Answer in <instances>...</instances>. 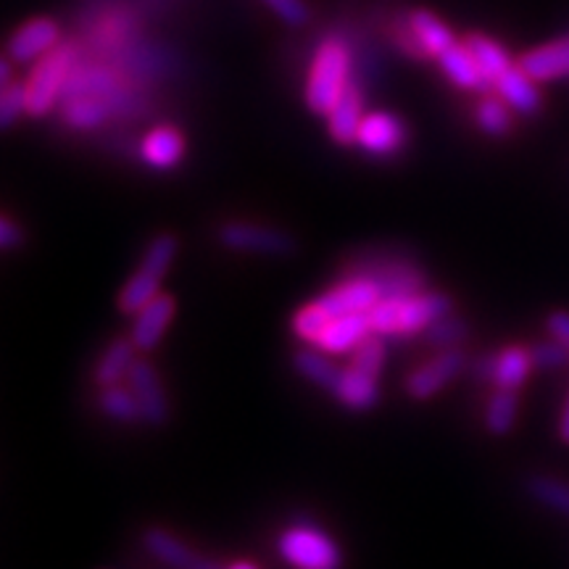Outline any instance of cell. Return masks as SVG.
Listing matches in <instances>:
<instances>
[{"instance_id": "cell-21", "label": "cell", "mask_w": 569, "mask_h": 569, "mask_svg": "<svg viewBox=\"0 0 569 569\" xmlns=\"http://www.w3.org/2000/svg\"><path fill=\"white\" fill-rule=\"evenodd\" d=\"M142 543H146L151 557L174 569H222L219 565H213V561L198 557V553L190 551L180 538H174L172 532L161 528L148 530L146 536H142Z\"/></svg>"}, {"instance_id": "cell-31", "label": "cell", "mask_w": 569, "mask_h": 569, "mask_svg": "<svg viewBox=\"0 0 569 569\" xmlns=\"http://www.w3.org/2000/svg\"><path fill=\"white\" fill-rule=\"evenodd\" d=\"M528 490L543 507L569 517V482L551 478V475H536V478L528 480Z\"/></svg>"}, {"instance_id": "cell-17", "label": "cell", "mask_w": 569, "mask_h": 569, "mask_svg": "<svg viewBox=\"0 0 569 569\" xmlns=\"http://www.w3.org/2000/svg\"><path fill=\"white\" fill-rule=\"evenodd\" d=\"M407 27L411 32V38L417 40L419 51L425 53V59H440L448 48L457 46V34H453L451 27L446 24L438 13L427 11V9H415L409 11L407 17Z\"/></svg>"}, {"instance_id": "cell-30", "label": "cell", "mask_w": 569, "mask_h": 569, "mask_svg": "<svg viewBox=\"0 0 569 569\" xmlns=\"http://www.w3.org/2000/svg\"><path fill=\"white\" fill-rule=\"evenodd\" d=\"M98 407H101L106 417L117 419V422H122V425L142 422V409H140L138 398H134L130 386H127V388H122V386L103 388L101 398H98Z\"/></svg>"}, {"instance_id": "cell-10", "label": "cell", "mask_w": 569, "mask_h": 569, "mask_svg": "<svg viewBox=\"0 0 569 569\" xmlns=\"http://www.w3.org/2000/svg\"><path fill=\"white\" fill-rule=\"evenodd\" d=\"M407 140L409 130L401 119L388 111H372L361 122L356 146L367 156H375V159H390V156H398L407 148Z\"/></svg>"}, {"instance_id": "cell-36", "label": "cell", "mask_w": 569, "mask_h": 569, "mask_svg": "<svg viewBox=\"0 0 569 569\" xmlns=\"http://www.w3.org/2000/svg\"><path fill=\"white\" fill-rule=\"evenodd\" d=\"M530 356H532V367L543 369V372L546 369L569 367V348L557 338L543 340V343H536L530 348Z\"/></svg>"}, {"instance_id": "cell-26", "label": "cell", "mask_w": 569, "mask_h": 569, "mask_svg": "<svg viewBox=\"0 0 569 569\" xmlns=\"http://www.w3.org/2000/svg\"><path fill=\"white\" fill-rule=\"evenodd\" d=\"M465 42H467L469 51L475 53V59H478L480 69L486 71L490 88H493L498 77L507 74V71L517 63V61H511V56L507 53V48H503L501 42H496L493 38H488V34L472 32V34H467Z\"/></svg>"}, {"instance_id": "cell-22", "label": "cell", "mask_w": 569, "mask_h": 569, "mask_svg": "<svg viewBox=\"0 0 569 569\" xmlns=\"http://www.w3.org/2000/svg\"><path fill=\"white\" fill-rule=\"evenodd\" d=\"M332 396H336L340 407H346L348 411H369L380 403L377 377L361 372V369L356 367L343 369L338 386L332 388Z\"/></svg>"}, {"instance_id": "cell-37", "label": "cell", "mask_w": 569, "mask_h": 569, "mask_svg": "<svg viewBox=\"0 0 569 569\" xmlns=\"http://www.w3.org/2000/svg\"><path fill=\"white\" fill-rule=\"evenodd\" d=\"M261 3H264L277 19L290 27H301L311 17V9L306 0H261Z\"/></svg>"}, {"instance_id": "cell-23", "label": "cell", "mask_w": 569, "mask_h": 569, "mask_svg": "<svg viewBox=\"0 0 569 569\" xmlns=\"http://www.w3.org/2000/svg\"><path fill=\"white\" fill-rule=\"evenodd\" d=\"M138 348H134L132 338H117L106 346L101 359H98L96 369H92V380L101 388L119 386L124 377H130V369L138 361Z\"/></svg>"}, {"instance_id": "cell-15", "label": "cell", "mask_w": 569, "mask_h": 569, "mask_svg": "<svg viewBox=\"0 0 569 569\" xmlns=\"http://www.w3.org/2000/svg\"><path fill=\"white\" fill-rule=\"evenodd\" d=\"M493 90L501 101L509 103L511 111L519 113V117H536V113L543 111V92H540V84L532 80L519 63H515L503 77H498Z\"/></svg>"}, {"instance_id": "cell-33", "label": "cell", "mask_w": 569, "mask_h": 569, "mask_svg": "<svg viewBox=\"0 0 569 569\" xmlns=\"http://www.w3.org/2000/svg\"><path fill=\"white\" fill-rule=\"evenodd\" d=\"M21 117H30V113H27L24 82L13 80L9 84H0V127H3V130H11Z\"/></svg>"}, {"instance_id": "cell-19", "label": "cell", "mask_w": 569, "mask_h": 569, "mask_svg": "<svg viewBox=\"0 0 569 569\" xmlns=\"http://www.w3.org/2000/svg\"><path fill=\"white\" fill-rule=\"evenodd\" d=\"M372 319H369V311L365 315H348L332 319L330 325L325 327L322 336L317 338V348L325 353H348L356 351L365 340L372 336Z\"/></svg>"}, {"instance_id": "cell-5", "label": "cell", "mask_w": 569, "mask_h": 569, "mask_svg": "<svg viewBox=\"0 0 569 569\" xmlns=\"http://www.w3.org/2000/svg\"><path fill=\"white\" fill-rule=\"evenodd\" d=\"M346 280H369L377 284L382 301H396V298L425 293L427 274L417 261L403 259V256H372L348 267Z\"/></svg>"}, {"instance_id": "cell-24", "label": "cell", "mask_w": 569, "mask_h": 569, "mask_svg": "<svg viewBox=\"0 0 569 569\" xmlns=\"http://www.w3.org/2000/svg\"><path fill=\"white\" fill-rule=\"evenodd\" d=\"M532 356L528 348L522 346H509L503 351H496L493 359V377H490V386L496 390H517L528 382L532 372Z\"/></svg>"}, {"instance_id": "cell-7", "label": "cell", "mask_w": 569, "mask_h": 569, "mask_svg": "<svg viewBox=\"0 0 569 569\" xmlns=\"http://www.w3.org/2000/svg\"><path fill=\"white\" fill-rule=\"evenodd\" d=\"M217 240L227 251L272 256V259L293 256L298 248L296 238L288 230L259 222H224L217 230Z\"/></svg>"}, {"instance_id": "cell-14", "label": "cell", "mask_w": 569, "mask_h": 569, "mask_svg": "<svg viewBox=\"0 0 569 569\" xmlns=\"http://www.w3.org/2000/svg\"><path fill=\"white\" fill-rule=\"evenodd\" d=\"M172 317H174V298L169 293H159L151 303L142 306L138 315H134L132 332H130L134 348H138L140 353L153 351V348L161 343L167 327L172 325Z\"/></svg>"}, {"instance_id": "cell-40", "label": "cell", "mask_w": 569, "mask_h": 569, "mask_svg": "<svg viewBox=\"0 0 569 569\" xmlns=\"http://www.w3.org/2000/svg\"><path fill=\"white\" fill-rule=\"evenodd\" d=\"M493 359H496V353H486V356H480V359L472 361L475 380L490 382V377H493Z\"/></svg>"}, {"instance_id": "cell-38", "label": "cell", "mask_w": 569, "mask_h": 569, "mask_svg": "<svg viewBox=\"0 0 569 569\" xmlns=\"http://www.w3.org/2000/svg\"><path fill=\"white\" fill-rule=\"evenodd\" d=\"M546 330H549L551 338L561 340L569 348V311H553L546 319Z\"/></svg>"}, {"instance_id": "cell-12", "label": "cell", "mask_w": 569, "mask_h": 569, "mask_svg": "<svg viewBox=\"0 0 569 569\" xmlns=\"http://www.w3.org/2000/svg\"><path fill=\"white\" fill-rule=\"evenodd\" d=\"M380 301V290L369 280H346L332 290H327L322 298H317V303L322 306L325 315L330 319L365 315V311H372Z\"/></svg>"}, {"instance_id": "cell-25", "label": "cell", "mask_w": 569, "mask_h": 569, "mask_svg": "<svg viewBox=\"0 0 569 569\" xmlns=\"http://www.w3.org/2000/svg\"><path fill=\"white\" fill-rule=\"evenodd\" d=\"M61 119L67 122V127L77 132L101 130V127L111 119V103L92 96L67 98V101L61 103Z\"/></svg>"}, {"instance_id": "cell-1", "label": "cell", "mask_w": 569, "mask_h": 569, "mask_svg": "<svg viewBox=\"0 0 569 569\" xmlns=\"http://www.w3.org/2000/svg\"><path fill=\"white\" fill-rule=\"evenodd\" d=\"M351 67L353 56L351 46L338 34L327 38L322 46L317 48L315 61L309 67V77H306V106L317 117H327L336 109L346 90L351 88Z\"/></svg>"}, {"instance_id": "cell-20", "label": "cell", "mask_w": 569, "mask_h": 569, "mask_svg": "<svg viewBox=\"0 0 569 569\" xmlns=\"http://www.w3.org/2000/svg\"><path fill=\"white\" fill-rule=\"evenodd\" d=\"M438 67L446 74V80L453 84V88H459L465 92H480V90L490 88L486 71L480 69L478 59H475V53L469 51L465 40L457 42L453 48H448V51L438 59Z\"/></svg>"}, {"instance_id": "cell-11", "label": "cell", "mask_w": 569, "mask_h": 569, "mask_svg": "<svg viewBox=\"0 0 569 569\" xmlns=\"http://www.w3.org/2000/svg\"><path fill=\"white\" fill-rule=\"evenodd\" d=\"M130 382L134 398H138L142 409V422L151 427H163L169 422V401L167 393H163L161 377L156 372V367L148 359H138L130 369Z\"/></svg>"}, {"instance_id": "cell-18", "label": "cell", "mask_w": 569, "mask_h": 569, "mask_svg": "<svg viewBox=\"0 0 569 569\" xmlns=\"http://www.w3.org/2000/svg\"><path fill=\"white\" fill-rule=\"evenodd\" d=\"M365 96H361L359 84H351L346 96L340 98L336 109L327 113V132L338 142L340 148H353L359 140L361 122H365Z\"/></svg>"}, {"instance_id": "cell-39", "label": "cell", "mask_w": 569, "mask_h": 569, "mask_svg": "<svg viewBox=\"0 0 569 569\" xmlns=\"http://www.w3.org/2000/svg\"><path fill=\"white\" fill-rule=\"evenodd\" d=\"M21 240H24V234H21L17 222H13L11 217H3V222H0V246H3V251L19 248Z\"/></svg>"}, {"instance_id": "cell-42", "label": "cell", "mask_w": 569, "mask_h": 569, "mask_svg": "<svg viewBox=\"0 0 569 569\" xmlns=\"http://www.w3.org/2000/svg\"><path fill=\"white\" fill-rule=\"evenodd\" d=\"M227 569H259V567L251 565V561H234V565L227 567Z\"/></svg>"}, {"instance_id": "cell-16", "label": "cell", "mask_w": 569, "mask_h": 569, "mask_svg": "<svg viewBox=\"0 0 569 569\" xmlns=\"http://www.w3.org/2000/svg\"><path fill=\"white\" fill-rule=\"evenodd\" d=\"M140 159L156 172H172L184 159V138L174 124L153 127L140 140Z\"/></svg>"}, {"instance_id": "cell-27", "label": "cell", "mask_w": 569, "mask_h": 569, "mask_svg": "<svg viewBox=\"0 0 569 569\" xmlns=\"http://www.w3.org/2000/svg\"><path fill=\"white\" fill-rule=\"evenodd\" d=\"M293 365L306 380L315 382L317 388L330 390V393L332 388L338 386L340 375H343V369H340L332 359H327V353L319 351V348H303V351H298Z\"/></svg>"}, {"instance_id": "cell-28", "label": "cell", "mask_w": 569, "mask_h": 569, "mask_svg": "<svg viewBox=\"0 0 569 569\" xmlns=\"http://www.w3.org/2000/svg\"><path fill=\"white\" fill-rule=\"evenodd\" d=\"M475 124L480 132H486L488 138H507L515 130V111L509 109L507 101H501L498 96L482 98L475 106Z\"/></svg>"}, {"instance_id": "cell-41", "label": "cell", "mask_w": 569, "mask_h": 569, "mask_svg": "<svg viewBox=\"0 0 569 569\" xmlns=\"http://www.w3.org/2000/svg\"><path fill=\"white\" fill-rule=\"evenodd\" d=\"M559 440L565 446H569V393L565 407H561V417H559Z\"/></svg>"}, {"instance_id": "cell-29", "label": "cell", "mask_w": 569, "mask_h": 569, "mask_svg": "<svg viewBox=\"0 0 569 569\" xmlns=\"http://www.w3.org/2000/svg\"><path fill=\"white\" fill-rule=\"evenodd\" d=\"M519 415V398L515 390H496L486 407V430L490 436L503 438L515 430Z\"/></svg>"}, {"instance_id": "cell-13", "label": "cell", "mask_w": 569, "mask_h": 569, "mask_svg": "<svg viewBox=\"0 0 569 569\" xmlns=\"http://www.w3.org/2000/svg\"><path fill=\"white\" fill-rule=\"evenodd\" d=\"M538 84L559 82L569 77V34H561L557 40L543 42V46L532 48L517 59Z\"/></svg>"}, {"instance_id": "cell-34", "label": "cell", "mask_w": 569, "mask_h": 569, "mask_svg": "<svg viewBox=\"0 0 569 569\" xmlns=\"http://www.w3.org/2000/svg\"><path fill=\"white\" fill-rule=\"evenodd\" d=\"M330 322H332V319L327 317L322 306L315 301V303L303 306V309L293 317V332L301 340H306V343H317V338L322 336L325 327Z\"/></svg>"}, {"instance_id": "cell-3", "label": "cell", "mask_w": 569, "mask_h": 569, "mask_svg": "<svg viewBox=\"0 0 569 569\" xmlns=\"http://www.w3.org/2000/svg\"><path fill=\"white\" fill-rule=\"evenodd\" d=\"M177 259V238L172 232H161L148 243L142 261L134 269L130 282L119 290L117 306L127 317H134L146 303L161 293V282Z\"/></svg>"}, {"instance_id": "cell-2", "label": "cell", "mask_w": 569, "mask_h": 569, "mask_svg": "<svg viewBox=\"0 0 569 569\" xmlns=\"http://www.w3.org/2000/svg\"><path fill=\"white\" fill-rule=\"evenodd\" d=\"M453 315V301L446 293H419L396 301H380L369 311L377 336H415L425 332L436 319Z\"/></svg>"}, {"instance_id": "cell-8", "label": "cell", "mask_w": 569, "mask_h": 569, "mask_svg": "<svg viewBox=\"0 0 569 569\" xmlns=\"http://www.w3.org/2000/svg\"><path fill=\"white\" fill-rule=\"evenodd\" d=\"M61 46V27L51 17H34L19 24L6 42V59L17 67H32Z\"/></svg>"}, {"instance_id": "cell-4", "label": "cell", "mask_w": 569, "mask_h": 569, "mask_svg": "<svg viewBox=\"0 0 569 569\" xmlns=\"http://www.w3.org/2000/svg\"><path fill=\"white\" fill-rule=\"evenodd\" d=\"M77 67V51L69 42H61L56 51L46 59L32 63L30 74L24 80L27 90V113L32 119L48 117L56 106L63 103V92H67L69 77Z\"/></svg>"}, {"instance_id": "cell-32", "label": "cell", "mask_w": 569, "mask_h": 569, "mask_svg": "<svg viewBox=\"0 0 569 569\" xmlns=\"http://www.w3.org/2000/svg\"><path fill=\"white\" fill-rule=\"evenodd\" d=\"M469 338V327L465 319L448 315L440 317L425 330V340L438 351H451V348H459Z\"/></svg>"}, {"instance_id": "cell-9", "label": "cell", "mask_w": 569, "mask_h": 569, "mask_svg": "<svg viewBox=\"0 0 569 569\" xmlns=\"http://www.w3.org/2000/svg\"><path fill=\"white\" fill-rule=\"evenodd\" d=\"M467 356L461 348H451V351H440L436 359L427 365L417 367L415 372L407 377V396L411 401H427V398L438 396L446 386H451L457 377L465 372Z\"/></svg>"}, {"instance_id": "cell-6", "label": "cell", "mask_w": 569, "mask_h": 569, "mask_svg": "<svg viewBox=\"0 0 569 569\" xmlns=\"http://www.w3.org/2000/svg\"><path fill=\"white\" fill-rule=\"evenodd\" d=\"M280 557L296 569H340L343 567V553L338 543L327 532L309 525H296L288 528L277 540Z\"/></svg>"}, {"instance_id": "cell-35", "label": "cell", "mask_w": 569, "mask_h": 569, "mask_svg": "<svg viewBox=\"0 0 569 569\" xmlns=\"http://www.w3.org/2000/svg\"><path fill=\"white\" fill-rule=\"evenodd\" d=\"M382 365H386V343H382V336H377V332H372V336H369L365 343H361L353 351L351 367L377 377V375H380Z\"/></svg>"}]
</instances>
